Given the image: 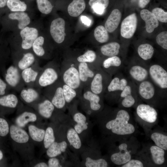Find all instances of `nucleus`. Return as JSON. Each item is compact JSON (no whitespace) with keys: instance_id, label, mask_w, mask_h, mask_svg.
Segmentation results:
<instances>
[{"instance_id":"58836bf2","label":"nucleus","mask_w":167,"mask_h":167,"mask_svg":"<svg viewBox=\"0 0 167 167\" xmlns=\"http://www.w3.org/2000/svg\"><path fill=\"white\" fill-rule=\"evenodd\" d=\"M62 88L66 106L71 103L76 97H79L78 93L75 89L63 82Z\"/></svg>"},{"instance_id":"c03bdc74","label":"nucleus","mask_w":167,"mask_h":167,"mask_svg":"<svg viewBox=\"0 0 167 167\" xmlns=\"http://www.w3.org/2000/svg\"><path fill=\"white\" fill-rule=\"evenodd\" d=\"M36 3L38 9L41 13L48 14L52 11L53 6L48 0H36Z\"/></svg>"},{"instance_id":"a19ab883","label":"nucleus","mask_w":167,"mask_h":167,"mask_svg":"<svg viewBox=\"0 0 167 167\" xmlns=\"http://www.w3.org/2000/svg\"><path fill=\"white\" fill-rule=\"evenodd\" d=\"M6 6L12 12L24 11L26 10V4L20 0H8Z\"/></svg>"},{"instance_id":"09e8293b","label":"nucleus","mask_w":167,"mask_h":167,"mask_svg":"<svg viewBox=\"0 0 167 167\" xmlns=\"http://www.w3.org/2000/svg\"><path fill=\"white\" fill-rule=\"evenodd\" d=\"M145 163L141 160L136 158H132L129 161L122 165L121 167H146Z\"/></svg>"},{"instance_id":"ddd939ff","label":"nucleus","mask_w":167,"mask_h":167,"mask_svg":"<svg viewBox=\"0 0 167 167\" xmlns=\"http://www.w3.org/2000/svg\"><path fill=\"white\" fill-rule=\"evenodd\" d=\"M88 111L99 113L104 109V97L92 92L88 88H83L79 98Z\"/></svg>"},{"instance_id":"6e6552de","label":"nucleus","mask_w":167,"mask_h":167,"mask_svg":"<svg viewBox=\"0 0 167 167\" xmlns=\"http://www.w3.org/2000/svg\"><path fill=\"white\" fill-rule=\"evenodd\" d=\"M60 78V64L51 62L42 67L35 87L43 88L54 84Z\"/></svg>"},{"instance_id":"cd10ccee","label":"nucleus","mask_w":167,"mask_h":167,"mask_svg":"<svg viewBox=\"0 0 167 167\" xmlns=\"http://www.w3.org/2000/svg\"><path fill=\"white\" fill-rule=\"evenodd\" d=\"M10 132L12 139L17 143H25L29 140V137L27 132L17 126H11Z\"/></svg>"},{"instance_id":"864d4df0","label":"nucleus","mask_w":167,"mask_h":167,"mask_svg":"<svg viewBox=\"0 0 167 167\" xmlns=\"http://www.w3.org/2000/svg\"><path fill=\"white\" fill-rule=\"evenodd\" d=\"M8 85L0 78V96L4 95L6 92V90Z\"/></svg>"},{"instance_id":"f257e3e1","label":"nucleus","mask_w":167,"mask_h":167,"mask_svg":"<svg viewBox=\"0 0 167 167\" xmlns=\"http://www.w3.org/2000/svg\"><path fill=\"white\" fill-rule=\"evenodd\" d=\"M99 113L103 118V132L113 142L135 136L138 132L137 125L127 109L105 106Z\"/></svg>"},{"instance_id":"dca6fc26","label":"nucleus","mask_w":167,"mask_h":167,"mask_svg":"<svg viewBox=\"0 0 167 167\" xmlns=\"http://www.w3.org/2000/svg\"><path fill=\"white\" fill-rule=\"evenodd\" d=\"M6 84L14 90L18 92L25 86L21 74V72L13 65L6 69L5 75Z\"/></svg>"},{"instance_id":"3c124183","label":"nucleus","mask_w":167,"mask_h":167,"mask_svg":"<svg viewBox=\"0 0 167 167\" xmlns=\"http://www.w3.org/2000/svg\"><path fill=\"white\" fill-rule=\"evenodd\" d=\"M88 128V126L86 122L82 124L76 123L74 126V129L78 134H81Z\"/></svg>"},{"instance_id":"c756f323","label":"nucleus","mask_w":167,"mask_h":167,"mask_svg":"<svg viewBox=\"0 0 167 167\" xmlns=\"http://www.w3.org/2000/svg\"><path fill=\"white\" fill-rule=\"evenodd\" d=\"M10 19L17 20L19 28L21 30L27 27L30 22V19L27 13L24 11L13 12L8 15Z\"/></svg>"},{"instance_id":"13d9d810","label":"nucleus","mask_w":167,"mask_h":167,"mask_svg":"<svg viewBox=\"0 0 167 167\" xmlns=\"http://www.w3.org/2000/svg\"><path fill=\"white\" fill-rule=\"evenodd\" d=\"M8 0H0V8L4 7L6 5Z\"/></svg>"},{"instance_id":"4d7b16f0","label":"nucleus","mask_w":167,"mask_h":167,"mask_svg":"<svg viewBox=\"0 0 167 167\" xmlns=\"http://www.w3.org/2000/svg\"><path fill=\"white\" fill-rule=\"evenodd\" d=\"M35 167H47L48 165L45 163L42 162L38 163L34 166Z\"/></svg>"},{"instance_id":"f3484780","label":"nucleus","mask_w":167,"mask_h":167,"mask_svg":"<svg viewBox=\"0 0 167 167\" xmlns=\"http://www.w3.org/2000/svg\"><path fill=\"white\" fill-rule=\"evenodd\" d=\"M20 34L22 41L18 49V51L30 50L33 43L38 36V32L35 28L27 26L21 30Z\"/></svg>"},{"instance_id":"4c0bfd02","label":"nucleus","mask_w":167,"mask_h":167,"mask_svg":"<svg viewBox=\"0 0 167 167\" xmlns=\"http://www.w3.org/2000/svg\"><path fill=\"white\" fill-rule=\"evenodd\" d=\"M109 3V0H90L88 3L95 12L102 15L105 12Z\"/></svg>"},{"instance_id":"6ab92c4d","label":"nucleus","mask_w":167,"mask_h":167,"mask_svg":"<svg viewBox=\"0 0 167 167\" xmlns=\"http://www.w3.org/2000/svg\"><path fill=\"white\" fill-rule=\"evenodd\" d=\"M65 22L63 19L58 18L54 20L50 26V33L54 41L60 44L64 40L66 35L65 33Z\"/></svg>"},{"instance_id":"f704fd0d","label":"nucleus","mask_w":167,"mask_h":167,"mask_svg":"<svg viewBox=\"0 0 167 167\" xmlns=\"http://www.w3.org/2000/svg\"><path fill=\"white\" fill-rule=\"evenodd\" d=\"M19 103L17 96L14 93L8 94L0 97V105L3 107L15 109Z\"/></svg>"},{"instance_id":"9b49d317","label":"nucleus","mask_w":167,"mask_h":167,"mask_svg":"<svg viewBox=\"0 0 167 167\" xmlns=\"http://www.w3.org/2000/svg\"><path fill=\"white\" fill-rule=\"evenodd\" d=\"M41 92L58 110H63L66 106L61 78L54 84L43 88Z\"/></svg>"},{"instance_id":"2eb2a0df","label":"nucleus","mask_w":167,"mask_h":167,"mask_svg":"<svg viewBox=\"0 0 167 167\" xmlns=\"http://www.w3.org/2000/svg\"><path fill=\"white\" fill-rule=\"evenodd\" d=\"M13 65L21 72L38 62L32 51H13Z\"/></svg>"},{"instance_id":"0eeeda50","label":"nucleus","mask_w":167,"mask_h":167,"mask_svg":"<svg viewBox=\"0 0 167 167\" xmlns=\"http://www.w3.org/2000/svg\"><path fill=\"white\" fill-rule=\"evenodd\" d=\"M130 79L121 71L114 75L107 87L104 98L110 105L117 104L121 93Z\"/></svg>"},{"instance_id":"ea45409f","label":"nucleus","mask_w":167,"mask_h":167,"mask_svg":"<svg viewBox=\"0 0 167 167\" xmlns=\"http://www.w3.org/2000/svg\"><path fill=\"white\" fill-rule=\"evenodd\" d=\"M94 34L96 40L100 43L106 42L109 39L108 31L102 25L98 26L95 28Z\"/></svg>"},{"instance_id":"393cba45","label":"nucleus","mask_w":167,"mask_h":167,"mask_svg":"<svg viewBox=\"0 0 167 167\" xmlns=\"http://www.w3.org/2000/svg\"><path fill=\"white\" fill-rule=\"evenodd\" d=\"M140 15L145 23L146 30L148 32H152L158 26V21L154 14L149 11L146 9H143L140 11Z\"/></svg>"},{"instance_id":"412c9836","label":"nucleus","mask_w":167,"mask_h":167,"mask_svg":"<svg viewBox=\"0 0 167 167\" xmlns=\"http://www.w3.org/2000/svg\"><path fill=\"white\" fill-rule=\"evenodd\" d=\"M41 68L38 62L21 72V77L26 86L35 87Z\"/></svg>"},{"instance_id":"4be33fe9","label":"nucleus","mask_w":167,"mask_h":167,"mask_svg":"<svg viewBox=\"0 0 167 167\" xmlns=\"http://www.w3.org/2000/svg\"><path fill=\"white\" fill-rule=\"evenodd\" d=\"M77 64L79 77L83 88H89L90 83L97 70L92 68L86 63L82 62Z\"/></svg>"},{"instance_id":"37998d69","label":"nucleus","mask_w":167,"mask_h":167,"mask_svg":"<svg viewBox=\"0 0 167 167\" xmlns=\"http://www.w3.org/2000/svg\"><path fill=\"white\" fill-rule=\"evenodd\" d=\"M85 165L87 167H107L109 166L106 160L103 158L92 159L88 157L86 158Z\"/></svg>"},{"instance_id":"423d86ee","label":"nucleus","mask_w":167,"mask_h":167,"mask_svg":"<svg viewBox=\"0 0 167 167\" xmlns=\"http://www.w3.org/2000/svg\"><path fill=\"white\" fill-rule=\"evenodd\" d=\"M165 151L155 145L150 144L143 147L135 155L146 166H163L166 161Z\"/></svg>"},{"instance_id":"a878e982","label":"nucleus","mask_w":167,"mask_h":167,"mask_svg":"<svg viewBox=\"0 0 167 167\" xmlns=\"http://www.w3.org/2000/svg\"><path fill=\"white\" fill-rule=\"evenodd\" d=\"M151 139L154 143L155 145L167 150V135L166 133L161 131L154 129L152 130L148 134Z\"/></svg>"},{"instance_id":"a18cd8bd","label":"nucleus","mask_w":167,"mask_h":167,"mask_svg":"<svg viewBox=\"0 0 167 167\" xmlns=\"http://www.w3.org/2000/svg\"><path fill=\"white\" fill-rule=\"evenodd\" d=\"M43 140L44 147L46 149H48L55 142L54 131L51 127H48L46 129Z\"/></svg>"},{"instance_id":"5701e85b","label":"nucleus","mask_w":167,"mask_h":167,"mask_svg":"<svg viewBox=\"0 0 167 167\" xmlns=\"http://www.w3.org/2000/svg\"><path fill=\"white\" fill-rule=\"evenodd\" d=\"M38 101L34 104L36 106L39 113L45 118H50L56 108L51 101L44 95L41 96Z\"/></svg>"},{"instance_id":"a211bd4d","label":"nucleus","mask_w":167,"mask_h":167,"mask_svg":"<svg viewBox=\"0 0 167 167\" xmlns=\"http://www.w3.org/2000/svg\"><path fill=\"white\" fill-rule=\"evenodd\" d=\"M124 66L122 59L118 56H114L106 58L102 60L101 67L113 77L121 71Z\"/></svg>"},{"instance_id":"f8f14e48","label":"nucleus","mask_w":167,"mask_h":167,"mask_svg":"<svg viewBox=\"0 0 167 167\" xmlns=\"http://www.w3.org/2000/svg\"><path fill=\"white\" fill-rule=\"evenodd\" d=\"M125 69L129 78L136 84L149 78L148 65L143 62H131Z\"/></svg>"},{"instance_id":"6e6d98bb","label":"nucleus","mask_w":167,"mask_h":167,"mask_svg":"<svg viewBox=\"0 0 167 167\" xmlns=\"http://www.w3.org/2000/svg\"><path fill=\"white\" fill-rule=\"evenodd\" d=\"M150 0H139L138 5L142 8H144L149 3Z\"/></svg>"},{"instance_id":"39448f33","label":"nucleus","mask_w":167,"mask_h":167,"mask_svg":"<svg viewBox=\"0 0 167 167\" xmlns=\"http://www.w3.org/2000/svg\"><path fill=\"white\" fill-rule=\"evenodd\" d=\"M135 115L137 122L143 128L147 135L158 122V113L156 108L142 102L135 108Z\"/></svg>"},{"instance_id":"8fccbe9b","label":"nucleus","mask_w":167,"mask_h":167,"mask_svg":"<svg viewBox=\"0 0 167 167\" xmlns=\"http://www.w3.org/2000/svg\"><path fill=\"white\" fill-rule=\"evenodd\" d=\"M9 131V128L7 122L4 119L0 118V136H6Z\"/></svg>"},{"instance_id":"c85d7f7f","label":"nucleus","mask_w":167,"mask_h":167,"mask_svg":"<svg viewBox=\"0 0 167 167\" xmlns=\"http://www.w3.org/2000/svg\"><path fill=\"white\" fill-rule=\"evenodd\" d=\"M121 46L118 42H110L102 46L100 49L101 54L106 58L118 56L120 52Z\"/></svg>"},{"instance_id":"7ed1b4c3","label":"nucleus","mask_w":167,"mask_h":167,"mask_svg":"<svg viewBox=\"0 0 167 167\" xmlns=\"http://www.w3.org/2000/svg\"><path fill=\"white\" fill-rule=\"evenodd\" d=\"M60 71L62 82L75 89L79 98L83 87L79 77L77 63L73 59L64 60L60 64Z\"/></svg>"},{"instance_id":"603ef678","label":"nucleus","mask_w":167,"mask_h":167,"mask_svg":"<svg viewBox=\"0 0 167 167\" xmlns=\"http://www.w3.org/2000/svg\"><path fill=\"white\" fill-rule=\"evenodd\" d=\"M48 163L49 167H60L58 160L55 157H51L49 159Z\"/></svg>"},{"instance_id":"bb28decb","label":"nucleus","mask_w":167,"mask_h":167,"mask_svg":"<svg viewBox=\"0 0 167 167\" xmlns=\"http://www.w3.org/2000/svg\"><path fill=\"white\" fill-rule=\"evenodd\" d=\"M122 14L119 10H113L107 19L105 28L108 32H112L118 28L120 22Z\"/></svg>"},{"instance_id":"f03ea898","label":"nucleus","mask_w":167,"mask_h":167,"mask_svg":"<svg viewBox=\"0 0 167 167\" xmlns=\"http://www.w3.org/2000/svg\"><path fill=\"white\" fill-rule=\"evenodd\" d=\"M113 151L110 160L114 164L120 167L132 158L139 150L140 144L135 136L114 142Z\"/></svg>"},{"instance_id":"72a5a7b5","label":"nucleus","mask_w":167,"mask_h":167,"mask_svg":"<svg viewBox=\"0 0 167 167\" xmlns=\"http://www.w3.org/2000/svg\"><path fill=\"white\" fill-rule=\"evenodd\" d=\"M37 116L34 113L29 111H25L17 118L15 122L16 125L20 127H24L29 122L36 121Z\"/></svg>"},{"instance_id":"b1692460","label":"nucleus","mask_w":167,"mask_h":167,"mask_svg":"<svg viewBox=\"0 0 167 167\" xmlns=\"http://www.w3.org/2000/svg\"><path fill=\"white\" fill-rule=\"evenodd\" d=\"M19 92L21 98L28 104L36 103L41 97L42 93L41 89L28 86H25Z\"/></svg>"},{"instance_id":"473e14b6","label":"nucleus","mask_w":167,"mask_h":167,"mask_svg":"<svg viewBox=\"0 0 167 167\" xmlns=\"http://www.w3.org/2000/svg\"><path fill=\"white\" fill-rule=\"evenodd\" d=\"M137 53L143 62L148 61L151 59L154 53L153 47L148 43L139 45L137 49Z\"/></svg>"},{"instance_id":"20e7f679","label":"nucleus","mask_w":167,"mask_h":167,"mask_svg":"<svg viewBox=\"0 0 167 167\" xmlns=\"http://www.w3.org/2000/svg\"><path fill=\"white\" fill-rule=\"evenodd\" d=\"M138 94L141 101L155 108L161 107L166 101L161 96L149 78L136 84Z\"/></svg>"},{"instance_id":"1a4fd4ad","label":"nucleus","mask_w":167,"mask_h":167,"mask_svg":"<svg viewBox=\"0 0 167 167\" xmlns=\"http://www.w3.org/2000/svg\"><path fill=\"white\" fill-rule=\"evenodd\" d=\"M150 79L155 85L162 97L166 101L167 71L163 66L158 64L148 65Z\"/></svg>"},{"instance_id":"c9c22d12","label":"nucleus","mask_w":167,"mask_h":167,"mask_svg":"<svg viewBox=\"0 0 167 167\" xmlns=\"http://www.w3.org/2000/svg\"><path fill=\"white\" fill-rule=\"evenodd\" d=\"M44 38L41 36H38L34 41L32 46V50L37 57L44 58L46 54L44 47Z\"/></svg>"},{"instance_id":"9d476101","label":"nucleus","mask_w":167,"mask_h":167,"mask_svg":"<svg viewBox=\"0 0 167 167\" xmlns=\"http://www.w3.org/2000/svg\"><path fill=\"white\" fill-rule=\"evenodd\" d=\"M142 102L138 94L136 84L130 79L120 94L117 104L118 107L126 109L131 107L135 109L138 104Z\"/></svg>"},{"instance_id":"aec40b11","label":"nucleus","mask_w":167,"mask_h":167,"mask_svg":"<svg viewBox=\"0 0 167 167\" xmlns=\"http://www.w3.org/2000/svg\"><path fill=\"white\" fill-rule=\"evenodd\" d=\"M137 19L135 13L128 16L122 22L120 29L121 36L129 39L134 35L136 29Z\"/></svg>"},{"instance_id":"4468645a","label":"nucleus","mask_w":167,"mask_h":167,"mask_svg":"<svg viewBox=\"0 0 167 167\" xmlns=\"http://www.w3.org/2000/svg\"><path fill=\"white\" fill-rule=\"evenodd\" d=\"M112 77L100 67L96 70L88 88L93 93L104 97V93Z\"/></svg>"},{"instance_id":"e433bc0d","label":"nucleus","mask_w":167,"mask_h":167,"mask_svg":"<svg viewBox=\"0 0 167 167\" xmlns=\"http://www.w3.org/2000/svg\"><path fill=\"white\" fill-rule=\"evenodd\" d=\"M66 137L70 145L76 149H79L82 145L81 141L79 134L74 128H70L68 130Z\"/></svg>"},{"instance_id":"bf43d9fd","label":"nucleus","mask_w":167,"mask_h":167,"mask_svg":"<svg viewBox=\"0 0 167 167\" xmlns=\"http://www.w3.org/2000/svg\"><path fill=\"white\" fill-rule=\"evenodd\" d=\"M3 157V154L2 151L0 150V160H2Z\"/></svg>"},{"instance_id":"2f4dec72","label":"nucleus","mask_w":167,"mask_h":167,"mask_svg":"<svg viewBox=\"0 0 167 167\" xmlns=\"http://www.w3.org/2000/svg\"><path fill=\"white\" fill-rule=\"evenodd\" d=\"M67 146V143L65 141L58 143L54 142L47 149V155L50 158L55 157L64 152Z\"/></svg>"},{"instance_id":"79ce46f5","label":"nucleus","mask_w":167,"mask_h":167,"mask_svg":"<svg viewBox=\"0 0 167 167\" xmlns=\"http://www.w3.org/2000/svg\"><path fill=\"white\" fill-rule=\"evenodd\" d=\"M28 128L30 135L33 140L38 142L43 140L45 130L39 128L33 125H30Z\"/></svg>"},{"instance_id":"49530a36","label":"nucleus","mask_w":167,"mask_h":167,"mask_svg":"<svg viewBox=\"0 0 167 167\" xmlns=\"http://www.w3.org/2000/svg\"><path fill=\"white\" fill-rule=\"evenodd\" d=\"M152 12L158 21L163 23L167 22V12H165L162 9L155 8L152 10Z\"/></svg>"},{"instance_id":"5fc2aeb1","label":"nucleus","mask_w":167,"mask_h":167,"mask_svg":"<svg viewBox=\"0 0 167 167\" xmlns=\"http://www.w3.org/2000/svg\"><path fill=\"white\" fill-rule=\"evenodd\" d=\"M81 19L82 22L87 26H90L91 25V21L88 18L85 16H82L81 17Z\"/></svg>"},{"instance_id":"7c9ffc66","label":"nucleus","mask_w":167,"mask_h":167,"mask_svg":"<svg viewBox=\"0 0 167 167\" xmlns=\"http://www.w3.org/2000/svg\"><path fill=\"white\" fill-rule=\"evenodd\" d=\"M85 8L84 0H73L68 5L67 11L71 16L77 17L82 14Z\"/></svg>"},{"instance_id":"de8ad7c7","label":"nucleus","mask_w":167,"mask_h":167,"mask_svg":"<svg viewBox=\"0 0 167 167\" xmlns=\"http://www.w3.org/2000/svg\"><path fill=\"white\" fill-rule=\"evenodd\" d=\"M157 44L163 49H167V32H162L159 34L156 37Z\"/></svg>"}]
</instances>
